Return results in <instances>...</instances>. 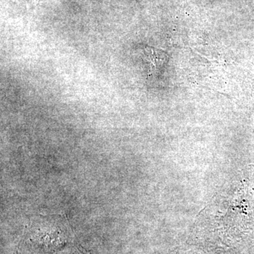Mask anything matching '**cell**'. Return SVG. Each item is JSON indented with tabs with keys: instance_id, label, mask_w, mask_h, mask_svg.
<instances>
[{
	"instance_id": "cell-1",
	"label": "cell",
	"mask_w": 254,
	"mask_h": 254,
	"mask_svg": "<svg viewBox=\"0 0 254 254\" xmlns=\"http://www.w3.org/2000/svg\"><path fill=\"white\" fill-rule=\"evenodd\" d=\"M142 55L144 56V59L149 63L151 71L161 69L168 61V55L166 53L151 46H143Z\"/></svg>"
}]
</instances>
